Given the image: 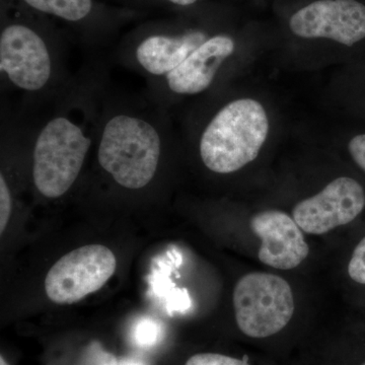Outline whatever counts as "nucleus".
I'll list each match as a JSON object with an SVG mask.
<instances>
[{
  "instance_id": "obj_1",
  "label": "nucleus",
  "mask_w": 365,
  "mask_h": 365,
  "mask_svg": "<svg viewBox=\"0 0 365 365\" xmlns=\"http://www.w3.org/2000/svg\"><path fill=\"white\" fill-rule=\"evenodd\" d=\"M104 81L100 74L71 81L53 98L44 121L29 132L34 186L45 198L66 195L78 181L95 146Z\"/></svg>"
},
{
  "instance_id": "obj_2",
  "label": "nucleus",
  "mask_w": 365,
  "mask_h": 365,
  "mask_svg": "<svg viewBox=\"0 0 365 365\" xmlns=\"http://www.w3.org/2000/svg\"><path fill=\"white\" fill-rule=\"evenodd\" d=\"M167 127L160 104L110 95L106 88L98 117L96 157L118 186L139 191L157 177L165 146Z\"/></svg>"
},
{
  "instance_id": "obj_3",
  "label": "nucleus",
  "mask_w": 365,
  "mask_h": 365,
  "mask_svg": "<svg viewBox=\"0 0 365 365\" xmlns=\"http://www.w3.org/2000/svg\"><path fill=\"white\" fill-rule=\"evenodd\" d=\"M1 83L33 100H51L71 81L61 31L16 0H0Z\"/></svg>"
},
{
  "instance_id": "obj_4",
  "label": "nucleus",
  "mask_w": 365,
  "mask_h": 365,
  "mask_svg": "<svg viewBox=\"0 0 365 365\" xmlns=\"http://www.w3.org/2000/svg\"><path fill=\"white\" fill-rule=\"evenodd\" d=\"M269 120L260 103L240 98L215 113L199 137V155L206 168L227 175L258 157L267 139Z\"/></svg>"
},
{
  "instance_id": "obj_5",
  "label": "nucleus",
  "mask_w": 365,
  "mask_h": 365,
  "mask_svg": "<svg viewBox=\"0 0 365 365\" xmlns=\"http://www.w3.org/2000/svg\"><path fill=\"white\" fill-rule=\"evenodd\" d=\"M210 37L202 29L179 30L170 21L148 20L124 36L118 46L117 58L143 74L150 83L175 71Z\"/></svg>"
},
{
  "instance_id": "obj_6",
  "label": "nucleus",
  "mask_w": 365,
  "mask_h": 365,
  "mask_svg": "<svg viewBox=\"0 0 365 365\" xmlns=\"http://www.w3.org/2000/svg\"><path fill=\"white\" fill-rule=\"evenodd\" d=\"M237 327L251 338H267L284 329L294 314V297L287 280L275 274L253 272L234 290Z\"/></svg>"
},
{
  "instance_id": "obj_7",
  "label": "nucleus",
  "mask_w": 365,
  "mask_h": 365,
  "mask_svg": "<svg viewBox=\"0 0 365 365\" xmlns=\"http://www.w3.org/2000/svg\"><path fill=\"white\" fill-rule=\"evenodd\" d=\"M33 13L73 34L86 44L109 40L127 24L145 16L103 0H16ZM60 29V28H59Z\"/></svg>"
},
{
  "instance_id": "obj_8",
  "label": "nucleus",
  "mask_w": 365,
  "mask_h": 365,
  "mask_svg": "<svg viewBox=\"0 0 365 365\" xmlns=\"http://www.w3.org/2000/svg\"><path fill=\"white\" fill-rule=\"evenodd\" d=\"M116 268V257L107 247L88 245L73 250L50 269L46 294L57 304H76L104 287Z\"/></svg>"
},
{
  "instance_id": "obj_9",
  "label": "nucleus",
  "mask_w": 365,
  "mask_h": 365,
  "mask_svg": "<svg viewBox=\"0 0 365 365\" xmlns=\"http://www.w3.org/2000/svg\"><path fill=\"white\" fill-rule=\"evenodd\" d=\"M235 49L230 36L216 34L160 81L148 83V97L162 104L169 96H193L207 91Z\"/></svg>"
},
{
  "instance_id": "obj_10",
  "label": "nucleus",
  "mask_w": 365,
  "mask_h": 365,
  "mask_svg": "<svg viewBox=\"0 0 365 365\" xmlns=\"http://www.w3.org/2000/svg\"><path fill=\"white\" fill-rule=\"evenodd\" d=\"M365 208V191L356 180L341 177L319 194L300 201L292 216L309 235H324L356 220Z\"/></svg>"
},
{
  "instance_id": "obj_11",
  "label": "nucleus",
  "mask_w": 365,
  "mask_h": 365,
  "mask_svg": "<svg viewBox=\"0 0 365 365\" xmlns=\"http://www.w3.org/2000/svg\"><path fill=\"white\" fill-rule=\"evenodd\" d=\"M290 29L302 38H327L351 46L365 38V6L356 0H318L290 19Z\"/></svg>"
},
{
  "instance_id": "obj_12",
  "label": "nucleus",
  "mask_w": 365,
  "mask_h": 365,
  "mask_svg": "<svg viewBox=\"0 0 365 365\" xmlns=\"http://www.w3.org/2000/svg\"><path fill=\"white\" fill-rule=\"evenodd\" d=\"M251 228L261 240L258 258L265 265L292 270L309 256V245L302 228L283 211H262L252 218Z\"/></svg>"
},
{
  "instance_id": "obj_13",
  "label": "nucleus",
  "mask_w": 365,
  "mask_h": 365,
  "mask_svg": "<svg viewBox=\"0 0 365 365\" xmlns=\"http://www.w3.org/2000/svg\"><path fill=\"white\" fill-rule=\"evenodd\" d=\"M198 0H118L117 4L144 14L160 11L163 7H189Z\"/></svg>"
},
{
  "instance_id": "obj_14",
  "label": "nucleus",
  "mask_w": 365,
  "mask_h": 365,
  "mask_svg": "<svg viewBox=\"0 0 365 365\" xmlns=\"http://www.w3.org/2000/svg\"><path fill=\"white\" fill-rule=\"evenodd\" d=\"M160 337V327L155 319L144 318L134 327L133 339L141 347L157 344Z\"/></svg>"
},
{
  "instance_id": "obj_15",
  "label": "nucleus",
  "mask_w": 365,
  "mask_h": 365,
  "mask_svg": "<svg viewBox=\"0 0 365 365\" xmlns=\"http://www.w3.org/2000/svg\"><path fill=\"white\" fill-rule=\"evenodd\" d=\"M76 365H118V360L112 353L106 351L98 342H91Z\"/></svg>"
},
{
  "instance_id": "obj_16",
  "label": "nucleus",
  "mask_w": 365,
  "mask_h": 365,
  "mask_svg": "<svg viewBox=\"0 0 365 365\" xmlns=\"http://www.w3.org/2000/svg\"><path fill=\"white\" fill-rule=\"evenodd\" d=\"M348 274L354 282L365 285V237L353 251Z\"/></svg>"
},
{
  "instance_id": "obj_17",
  "label": "nucleus",
  "mask_w": 365,
  "mask_h": 365,
  "mask_svg": "<svg viewBox=\"0 0 365 365\" xmlns=\"http://www.w3.org/2000/svg\"><path fill=\"white\" fill-rule=\"evenodd\" d=\"M185 365H249L242 360L217 354V353H200L190 357Z\"/></svg>"
},
{
  "instance_id": "obj_18",
  "label": "nucleus",
  "mask_w": 365,
  "mask_h": 365,
  "mask_svg": "<svg viewBox=\"0 0 365 365\" xmlns=\"http://www.w3.org/2000/svg\"><path fill=\"white\" fill-rule=\"evenodd\" d=\"M13 212V195L9 185L0 176V232H4Z\"/></svg>"
},
{
  "instance_id": "obj_19",
  "label": "nucleus",
  "mask_w": 365,
  "mask_h": 365,
  "mask_svg": "<svg viewBox=\"0 0 365 365\" xmlns=\"http://www.w3.org/2000/svg\"><path fill=\"white\" fill-rule=\"evenodd\" d=\"M348 150L355 163L365 172V134L353 137L348 144Z\"/></svg>"
},
{
  "instance_id": "obj_20",
  "label": "nucleus",
  "mask_w": 365,
  "mask_h": 365,
  "mask_svg": "<svg viewBox=\"0 0 365 365\" xmlns=\"http://www.w3.org/2000/svg\"><path fill=\"white\" fill-rule=\"evenodd\" d=\"M122 365H143L140 364V362L133 361V360H131V361H125L123 362V364Z\"/></svg>"
},
{
  "instance_id": "obj_21",
  "label": "nucleus",
  "mask_w": 365,
  "mask_h": 365,
  "mask_svg": "<svg viewBox=\"0 0 365 365\" xmlns=\"http://www.w3.org/2000/svg\"><path fill=\"white\" fill-rule=\"evenodd\" d=\"M0 365H9L7 364L6 360L4 359V357H0Z\"/></svg>"
},
{
  "instance_id": "obj_22",
  "label": "nucleus",
  "mask_w": 365,
  "mask_h": 365,
  "mask_svg": "<svg viewBox=\"0 0 365 365\" xmlns=\"http://www.w3.org/2000/svg\"><path fill=\"white\" fill-rule=\"evenodd\" d=\"M112 1H114L115 4H116V6H118V4H117L118 0H112Z\"/></svg>"
},
{
  "instance_id": "obj_23",
  "label": "nucleus",
  "mask_w": 365,
  "mask_h": 365,
  "mask_svg": "<svg viewBox=\"0 0 365 365\" xmlns=\"http://www.w3.org/2000/svg\"><path fill=\"white\" fill-rule=\"evenodd\" d=\"M361 365H365V362H364V364H361Z\"/></svg>"
}]
</instances>
